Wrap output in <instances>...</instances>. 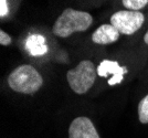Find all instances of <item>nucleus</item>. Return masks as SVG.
<instances>
[{"mask_svg": "<svg viewBox=\"0 0 148 138\" xmlns=\"http://www.w3.org/2000/svg\"><path fill=\"white\" fill-rule=\"evenodd\" d=\"M0 44L2 46H8L12 44V38L3 30H0Z\"/></svg>", "mask_w": 148, "mask_h": 138, "instance_id": "obj_12", "label": "nucleus"}, {"mask_svg": "<svg viewBox=\"0 0 148 138\" xmlns=\"http://www.w3.org/2000/svg\"><path fill=\"white\" fill-rule=\"evenodd\" d=\"M123 9L133 11H143L148 7V0H121Z\"/></svg>", "mask_w": 148, "mask_h": 138, "instance_id": "obj_9", "label": "nucleus"}, {"mask_svg": "<svg viewBox=\"0 0 148 138\" xmlns=\"http://www.w3.org/2000/svg\"><path fill=\"white\" fill-rule=\"evenodd\" d=\"M146 14L143 11H133L121 9L113 12L110 17V23L117 29L122 36L130 37L139 31L145 25Z\"/></svg>", "mask_w": 148, "mask_h": 138, "instance_id": "obj_4", "label": "nucleus"}, {"mask_svg": "<svg viewBox=\"0 0 148 138\" xmlns=\"http://www.w3.org/2000/svg\"><path fill=\"white\" fill-rule=\"evenodd\" d=\"M25 49L33 57H41L47 53L48 46L45 43V39L42 34L33 33L30 34L25 40Z\"/></svg>", "mask_w": 148, "mask_h": 138, "instance_id": "obj_8", "label": "nucleus"}, {"mask_svg": "<svg viewBox=\"0 0 148 138\" xmlns=\"http://www.w3.org/2000/svg\"><path fill=\"white\" fill-rule=\"evenodd\" d=\"M137 115H138V120L144 124H148V94H146L142 100H139L138 106H137Z\"/></svg>", "mask_w": 148, "mask_h": 138, "instance_id": "obj_10", "label": "nucleus"}, {"mask_svg": "<svg viewBox=\"0 0 148 138\" xmlns=\"http://www.w3.org/2000/svg\"><path fill=\"white\" fill-rule=\"evenodd\" d=\"M97 77V65L88 59L82 60L66 72V82L76 95L87 94L95 85Z\"/></svg>", "mask_w": 148, "mask_h": 138, "instance_id": "obj_3", "label": "nucleus"}, {"mask_svg": "<svg viewBox=\"0 0 148 138\" xmlns=\"http://www.w3.org/2000/svg\"><path fill=\"white\" fill-rule=\"evenodd\" d=\"M94 23L90 12L74 8H65L52 25V34L56 38L66 39L75 33L87 31Z\"/></svg>", "mask_w": 148, "mask_h": 138, "instance_id": "obj_1", "label": "nucleus"}, {"mask_svg": "<svg viewBox=\"0 0 148 138\" xmlns=\"http://www.w3.org/2000/svg\"><path fill=\"white\" fill-rule=\"evenodd\" d=\"M130 74L127 65L122 64L116 59H103L97 64V75L106 81L108 86H116L122 84L125 77Z\"/></svg>", "mask_w": 148, "mask_h": 138, "instance_id": "obj_5", "label": "nucleus"}, {"mask_svg": "<svg viewBox=\"0 0 148 138\" xmlns=\"http://www.w3.org/2000/svg\"><path fill=\"white\" fill-rule=\"evenodd\" d=\"M69 138H101L91 119L86 116H77L69 126Z\"/></svg>", "mask_w": 148, "mask_h": 138, "instance_id": "obj_6", "label": "nucleus"}, {"mask_svg": "<svg viewBox=\"0 0 148 138\" xmlns=\"http://www.w3.org/2000/svg\"><path fill=\"white\" fill-rule=\"evenodd\" d=\"M10 13V3L9 0H0V18L5 19Z\"/></svg>", "mask_w": 148, "mask_h": 138, "instance_id": "obj_11", "label": "nucleus"}, {"mask_svg": "<svg viewBox=\"0 0 148 138\" xmlns=\"http://www.w3.org/2000/svg\"><path fill=\"white\" fill-rule=\"evenodd\" d=\"M7 84L14 93L33 95L38 93L44 84L42 74L31 64H21L7 76Z\"/></svg>", "mask_w": 148, "mask_h": 138, "instance_id": "obj_2", "label": "nucleus"}, {"mask_svg": "<svg viewBox=\"0 0 148 138\" xmlns=\"http://www.w3.org/2000/svg\"><path fill=\"white\" fill-rule=\"evenodd\" d=\"M143 41H144V43L146 44V45H148V28H147V30H146V32H145V34H144Z\"/></svg>", "mask_w": 148, "mask_h": 138, "instance_id": "obj_13", "label": "nucleus"}, {"mask_svg": "<svg viewBox=\"0 0 148 138\" xmlns=\"http://www.w3.org/2000/svg\"><path fill=\"white\" fill-rule=\"evenodd\" d=\"M121 33L113 25L108 23H103L99 25L91 36V40L94 44L97 45H110V44L116 43L119 38Z\"/></svg>", "mask_w": 148, "mask_h": 138, "instance_id": "obj_7", "label": "nucleus"}]
</instances>
